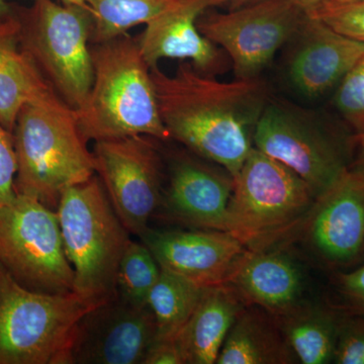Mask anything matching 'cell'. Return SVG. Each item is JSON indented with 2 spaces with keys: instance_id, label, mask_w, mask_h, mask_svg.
<instances>
[{
  "instance_id": "obj_26",
  "label": "cell",
  "mask_w": 364,
  "mask_h": 364,
  "mask_svg": "<svg viewBox=\"0 0 364 364\" xmlns=\"http://www.w3.org/2000/svg\"><path fill=\"white\" fill-rule=\"evenodd\" d=\"M337 111L354 135L364 133V54L344 76L334 97Z\"/></svg>"
},
{
  "instance_id": "obj_15",
  "label": "cell",
  "mask_w": 364,
  "mask_h": 364,
  "mask_svg": "<svg viewBox=\"0 0 364 364\" xmlns=\"http://www.w3.org/2000/svg\"><path fill=\"white\" fill-rule=\"evenodd\" d=\"M141 240L160 268L200 287L226 282L246 247L231 232L161 231L149 228Z\"/></svg>"
},
{
  "instance_id": "obj_17",
  "label": "cell",
  "mask_w": 364,
  "mask_h": 364,
  "mask_svg": "<svg viewBox=\"0 0 364 364\" xmlns=\"http://www.w3.org/2000/svg\"><path fill=\"white\" fill-rule=\"evenodd\" d=\"M299 33L287 72L291 85L306 97H320L339 85L364 54V43L310 16Z\"/></svg>"
},
{
  "instance_id": "obj_22",
  "label": "cell",
  "mask_w": 364,
  "mask_h": 364,
  "mask_svg": "<svg viewBox=\"0 0 364 364\" xmlns=\"http://www.w3.org/2000/svg\"><path fill=\"white\" fill-rule=\"evenodd\" d=\"M343 311L338 306L306 301L275 316L280 330L301 363H333Z\"/></svg>"
},
{
  "instance_id": "obj_13",
  "label": "cell",
  "mask_w": 364,
  "mask_h": 364,
  "mask_svg": "<svg viewBox=\"0 0 364 364\" xmlns=\"http://www.w3.org/2000/svg\"><path fill=\"white\" fill-rule=\"evenodd\" d=\"M156 333L149 306H132L117 296L79 318L61 364H143Z\"/></svg>"
},
{
  "instance_id": "obj_31",
  "label": "cell",
  "mask_w": 364,
  "mask_h": 364,
  "mask_svg": "<svg viewBox=\"0 0 364 364\" xmlns=\"http://www.w3.org/2000/svg\"><path fill=\"white\" fill-rule=\"evenodd\" d=\"M143 364H184L176 338H155Z\"/></svg>"
},
{
  "instance_id": "obj_23",
  "label": "cell",
  "mask_w": 364,
  "mask_h": 364,
  "mask_svg": "<svg viewBox=\"0 0 364 364\" xmlns=\"http://www.w3.org/2000/svg\"><path fill=\"white\" fill-rule=\"evenodd\" d=\"M205 287L161 269L148 299L156 322V338H176L196 310Z\"/></svg>"
},
{
  "instance_id": "obj_27",
  "label": "cell",
  "mask_w": 364,
  "mask_h": 364,
  "mask_svg": "<svg viewBox=\"0 0 364 364\" xmlns=\"http://www.w3.org/2000/svg\"><path fill=\"white\" fill-rule=\"evenodd\" d=\"M308 14L336 32L364 43V0L341 4L327 1Z\"/></svg>"
},
{
  "instance_id": "obj_29",
  "label": "cell",
  "mask_w": 364,
  "mask_h": 364,
  "mask_svg": "<svg viewBox=\"0 0 364 364\" xmlns=\"http://www.w3.org/2000/svg\"><path fill=\"white\" fill-rule=\"evenodd\" d=\"M334 287L344 312L364 317V263L346 272H335Z\"/></svg>"
},
{
  "instance_id": "obj_5",
  "label": "cell",
  "mask_w": 364,
  "mask_h": 364,
  "mask_svg": "<svg viewBox=\"0 0 364 364\" xmlns=\"http://www.w3.org/2000/svg\"><path fill=\"white\" fill-rule=\"evenodd\" d=\"M233 178L227 231L249 250L272 247L303 223L316 200L296 172L255 147Z\"/></svg>"
},
{
  "instance_id": "obj_35",
  "label": "cell",
  "mask_w": 364,
  "mask_h": 364,
  "mask_svg": "<svg viewBox=\"0 0 364 364\" xmlns=\"http://www.w3.org/2000/svg\"><path fill=\"white\" fill-rule=\"evenodd\" d=\"M13 6L7 2V0H0V14L9 13L11 11Z\"/></svg>"
},
{
  "instance_id": "obj_9",
  "label": "cell",
  "mask_w": 364,
  "mask_h": 364,
  "mask_svg": "<svg viewBox=\"0 0 364 364\" xmlns=\"http://www.w3.org/2000/svg\"><path fill=\"white\" fill-rule=\"evenodd\" d=\"M253 144L296 172L316 198L349 169L353 154L352 136L345 140L310 112L272 98L256 124Z\"/></svg>"
},
{
  "instance_id": "obj_30",
  "label": "cell",
  "mask_w": 364,
  "mask_h": 364,
  "mask_svg": "<svg viewBox=\"0 0 364 364\" xmlns=\"http://www.w3.org/2000/svg\"><path fill=\"white\" fill-rule=\"evenodd\" d=\"M18 162L14 136L0 124V208L16 196L14 189Z\"/></svg>"
},
{
  "instance_id": "obj_16",
  "label": "cell",
  "mask_w": 364,
  "mask_h": 364,
  "mask_svg": "<svg viewBox=\"0 0 364 364\" xmlns=\"http://www.w3.org/2000/svg\"><path fill=\"white\" fill-rule=\"evenodd\" d=\"M224 4L227 0H177L150 21L138 39L148 65L157 66L161 59H181L189 60L196 70L207 75L221 70L223 55L196 23L210 7Z\"/></svg>"
},
{
  "instance_id": "obj_10",
  "label": "cell",
  "mask_w": 364,
  "mask_h": 364,
  "mask_svg": "<svg viewBox=\"0 0 364 364\" xmlns=\"http://www.w3.org/2000/svg\"><path fill=\"white\" fill-rule=\"evenodd\" d=\"M308 18L291 0H260L227 14H203L196 25L203 37L228 53L235 78L250 80L259 78Z\"/></svg>"
},
{
  "instance_id": "obj_25",
  "label": "cell",
  "mask_w": 364,
  "mask_h": 364,
  "mask_svg": "<svg viewBox=\"0 0 364 364\" xmlns=\"http://www.w3.org/2000/svg\"><path fill=\"white\" fill-rule=\"evenodd\" d=\"M161 268L150 249L132 241L124 251L117 275V294L132 306L145 308Z\"/></svg>"
},
{
  "instance_id": "obj_14",
  "label": "cell",
  "mask_w": 364,
  "mask_h": 364,
  "mask_svg": "<svg viewBox=\"0 0 364 364\" xmlns=\"http://www.w3.org/2000/svg\"><path fill=\"white\" fill-rule=\"evenodd\" d=\"M233 186V176L223 167L179 155L170 163L168 188L156 214L188 227L227 231Z\"/></svg>"
},
{
  "instance_id": "obj_11",
  "label": "cell",
  "mask_w": 364,
  "mask_h": 364,
  "mask_svg": "<svg viewBox=\"0 0 364 364\" xmlns=\"http://www.w3.org/2000/svg\"><path fill=\"white\" fill-rule=\"evenodd\" d=\"M95 173L130 234L140 237L161 203L162 160L151 136L97 141Z\"/></svg>"
},
{
  "instance_id": "obj_19",
  "label": "cell",
  "mask_w": 364,
  "mask_h": 364,
  "mask_svg": "<svg viewBox=\"0 0 364 364\" xmlns=\"http://www.w3.org/2000/svg\"><path fill=\"white\" fill-rule=\"evenodd\" d=\"M58 98L21 48L20 21L13 6L9 13L0 14V124L13 134L23 105Z\"/></svg>"
},
{
  "instance_id": "obj_33",
  "label": "cell",
  "mask_w": 364,
  "mask_h": 364,
  "mask_svg": "<svg viewBox=\"0 0 364 364\" xmlns=\"http://www.w3.org/2000/svg\"><path fill=\"white\" fill-rule=\"evenodd\" d=\"M296 6L303 9L306 14L315 11L317 7L322 6L328 0H291Z\"/></svg>"
},
{
  "instance_id": "obj_37",
  "label": "cell",
  "mask_w": 364,
  "mask_h": 364,
  "mask_svg": "<svg viewBox=\"0 0 364 364\" xmlns=\"http://www.w3.org/2000/svg\"><path fill=\"white\" fill-rule=\"evenodd\" d=\"M358 1V0H328V2H332V4H350V2ZM327 2V1H326Z\"/></svg>"
},
{
  "instance_id": "obj_4",
  "label": "cell",
  "mask_w": 364,
  "mask_h": 364,
  "mask_svg": "<svg viewBox=\"0 0 364 364\" xmlns=\"http://www.w3.org/2000/svg\"><path fill=\"white\" fill-rule=\"evenodd\" d=\"M73 291L92 306L116 298L117 275L131 242L109 196L95 176L66 188L56 208Z\"/></svg>"
},
{
  "instance_id": "obj_2",
  "label": "cell",
  "mask_w": 364,
  "mask_h": 364,
  "mask_svg": "<svg viewBox=\"0 0 364 364\" xmlns=\"http://www.w3.org/2000/svg\"><path fill=\"white\" fill-rule=\"evenodd\" d=\"M93 82L76 109L86 141L148 136L171 139L163 124L156 92L138 40L124 35L90 48Z\"/></svg>"
},
{
  "instance_id": "obj_21",
  "label": "cell",
  "mask_w": 364,
  "mask_h": 364,
  "mask_svg": "<svg viewBox=\"0 0 364 364\" xmlns=\"http://www.w3.org/2000/svg\"><path fill=\"white\" fill-rule=\"evenodd\" d=\"M298 360L274 315L247 305L236 318L218 356V364H287Z\"/></svg>"
},
{
  "instance_id": "obj_6",
  "label": "cell",
  "mask_w": 364,
  "mask_h": 364,
  "mask_svg": "<svg viewBox=\"0 0 364 364\" xmlns=\"http://www.w3.org/2000/svg\"><path fill=\"white\" fill-rule=\"evenodd\" d=\"M14 9L21 48L57 95L76 111L93 82L90 9L55 0H33L31 6Z\"/></svg>"
},
{
  "instance_id": "obj_7",
  "label": "cell",
  "mask_w": 364,
  "mask_h": 364,
  "mask_svg": "<svg viewBox=\"0 0 364 364\" xmlns=\"http://www.w3.org/2000/svg\"><path fill=\"white\" fill-rule=\"evenodd\" d=\"M93 306L75 293L26 289L0 265V364H61L74 326Z\"/></svg>"
},
{
  "instance_id": "obj_3",
  "label": "cell",
  "mask_w": 364,
  "mask_h": 364,
  "mask_svg": "<svg viewBox=\"0 0 364 364\" xmlns=\"http://www.w3.org/2000/svg\"><path fill=\"white\" fill-rule=\"evenodd\" d=\"M13 136L18 162L16 195L36 198L56 210L66 188L97 174L75 109L61 98L23 105Z\"/></svg>"
},
{
  "instance_id": "obj_18",
  "label": "cell",
  "mask_w": 364,
  "mask_h": 364,
  "mask_svg": "<svg viewBox=\"0 0 364 364\" xmlns=\"http://www.w3.org/2000/svg\"><path fill=\"white\" fill-rule=\"evenodd\" d=\"M247 305L279 316L303 303L305 275L299 263L280 249H246L226 280Z\"/></svg>"
},
{
  "instance_id": "obj_1",
  "label": "cell",
  "mask_w": 364,
  "mask_h": 364,
  "mask_svg": "<svg viewBox=\"0 0 364 364\" xmlns=\"http://www.w3.org/2000/svg\"><path fill=\"white\" fill-rule=\"evenodd\" d=\"M170 136L236 176L254 147L256 124L269 100L259 78L220 82L182 62L173 75L151 68Z\"/></svg>"
},
{
  "instance_id": "obj_12",
  "label": "cell",
  "mask_w": 364,
  "mask_h": 364,
  "mask_svg": "<svg viewBox=\"0 0 364 364\" xmlns=\"http://www.w3.org/2000/svg\"><path fill=\"white\" fill-rule=\"evenodd\" d=\"M303 239L323 267L346 272L364 263V172L349 168L318 196L301 223Z\"/></svg>"
},
{
  "instance_id": "obj_34",
  "label": "cell",
  "mask_w": 364,
  "mask_h": 364,
  "mask_svg": "<svg viewBox=\"0 0 364 364\" xmlns=\"http://www.w3.org/2000/svg\"><path fill=\"white\" fill-rule=\"evenodd\" d=\"M257 1H260V0H227V4H231L233 9H238V7L247 6V4Z\"/></svg>"
},
{
  "instance_id": "obj_24",
  "label": "cell",
  "mask_w": 364,
  "mask_h": 364,
  "mask_svg": "<svg viewBox=\"0 0 364 364\" xmlns=\"http://www.w3.org/2000/svg\"><path fill=\"white\" fill-rule=\"evenodd\" d=\"M177 0H85L92 16L90 42L102 44L146 23L173 6Z\"/></svg>"
},
{
  "instance_id": "obj_36",
  "label": "cell",
  "mask_w": 364,
  "mask_h": 364,
  "mask_svg": "<svg viewBox=\"0 0 364 364\" xmlns=\"http://www.w3.org/2000/svg\"><path fill=\"white\" fill-rule=\"evenodd\" d=\"M61 1L66 2V4H77V6L88 7L85 0H61Z\"/></svg>"
},
{
  "instance_id": "obj_28",
  "label": "cell",
  "mask_w": 364,
  "mask_h": 364,
  "mask_svg": "<svg viewBox=\"0 0 364 364\" xmlns=\"http://www.w3.org/2000/svg\"><path fill=\"white\" fill-rule=\"evenodd\" d=\"M333 363L364 364L363 316L343 311Z\"/></svg>"
},
{
  "instance_id": "obj_32",
  "label": "cell",
  "mask_w": 364,
  "mask_h": 364,
  "mask_svg": "<svg viewBox=\"0 0 364 364\" xmlns=\"http://www.w3.org/2000/svg\"><path fill=\"white\" fill-rule=\"evenodd\" d=\"M352 144H353V154H352V162L349 168L364 172V133L352 136Z\"/></svg>"
},
{
  "instance_id": "obj_20",
  "label": "cell",
  "mask_w": 364,
  "mask_h": 364,
  "mask_svg": "<svg viewBox=\"0 0 364 364\" xmlns=\"http://www.w3.org/2000/svg\"><path fill=\"white\" fill-rule=\"evenodd\" d=\"M247 304L227 282L207 287L196 310L176 335L184 364H213L228 333Z\"/></svg>"
},
{
  "instance_id": "obj_8",
  "label": "cell",
  "mask_w": 364,
  "mask_h": 364,
  "mask_svg": "<svg viewBox=\"0 0 364 364\" xmlns=\"http://www.w3.org/2000/svg\"><path fill=\"white\" fill-rule=\"evenodd\" d=\"M0 265L30 291L74 293L58 215L36 198L16 195L0 208Z\"/></svg>"
}]
</instances>
